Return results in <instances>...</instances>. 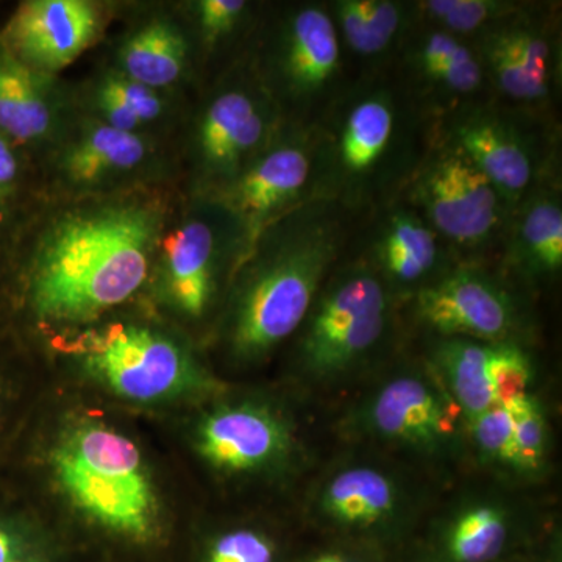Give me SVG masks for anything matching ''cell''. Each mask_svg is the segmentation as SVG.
Returning a JSON list of instances; mask_svg holds the SVG:
<instances>
[{"label":"cell","instance_id":"cell-1","mask_svg":"<svg viewBox=\"0 0 562 562\" xmlns=\"http://www.w3.org/2000/svg\"><path fill=\"white\" fill-rule=\"evenodd\" d=\"M176 211L160 183L61 198L32 236L25 295L36 319L85 327L131 301Z\"/></svg>","mask_w":562,"mask_h":562},{"label":"cell","instance_id":"cell-2","mask_svg":"<svg viewBox=\"0 0 562 562\" xmlns=\"http://www.w3.org/2000/svg\"><path fill=\"white\" fill-rule=\"evenodd\" d=\"M358 222L338 203L314 199L261 233L233 273L224 333L233 358L260 361L297 333L349 254Z\"/></svg>","mask_w":562,"mask_h":562},{"label":"cell","instance_id":"cell-3","mask_svg":"<svg viewBox=\"0 0 562 562\" xmlns=\"http://www.w3.org/2000/svg\"><path fill=\"white\" fill-rule=\"evenodd\" d=\"M314 198L357 217L402 194L431 139V122L390 70L351 77L313 124Z\"/></svg>","mask_w":562,"mask_h":562},{"label":"cell","instance_id":"cell-4","mask_svg":"<svg viewBox=\"0 0 562 562\" xmlns=\"http://www.w3.org/2000/svg\"><path fill=\"white\" fill-rule=\"evenodd\" d=\"M243 58L292 124L313 125L353 77L327 0L258 16Z\"/></svg>","mask_w":562,"mask_h":562},{"label":"cell","instance_id":"cell-5","mask_svg":"<svg viewBox=\"0 0 562 562\" xmlns=\"http://www.w3.org/2000/svg\"><path fill=\"white\" fill-rule=\"evenodd\" d=\"M397 306L371 266L349 250L295 333L302 371L316 383L341 382L360 372L394 336Z\"/></svg>","mask_w":562,"mask_h":562},{"label":"cell","instance_id":"cell-6","mask_svg":"<svg viewBox=\"0 0 562 562\" xmlns=\"http://www.w3.org/2000/svg\"><path fill=\"white\" fill-rule=\"evenodd\" d=\"M439 138L471 158L509 211L531 192L561 181V127L557 114L486 99L431 124Z\"/></svg>","mask_w":562,"mask_h":562},{"label":"cell","instance_id":"cell-7","mask_svg":"<svg viewBox=\"0 0 562 562\" xmlns=\"http://www.w3.org/2000/svg\"><path fill=\"white\" fill-rule=\"evenodd\" d=\"M54 469L77 508L110 530L149 538L158 506L139 450L102 424L77 425L54 450Z\"/></svg>","mask_w":562,"mask_h":562},{"label":"cell","instance_id":"cell-8","mask_svg":"<svg viewBox=\"0 0 562 562\" xmlns=\"http://www.w3.org/2000/svg\"><path fill=\"white\" fill-rule=\"evenodd\" d=\"M458 261L495 262L509 220L494 184L458 147L435 135L402 194Z\"/></svg>","mask_w":562,"mask_h":562},{"label":"cell","instance_id":"cell-9","mask_svg":"<svg viewBox=\"0 0 562 562\" xmlns=\"http://www.w3.org/2000/svg\"><path fill=\"white\" fill-rule=\"evenodd\" d=\"M288 124L244 58L232 63L195 114L190 139L194 195L235 179Z\"/></svg>","mask_w":562,"mask_h":562},{"label":"cell","instance_id":"cell-10","mask_svg":"<svg viewBox=\"0 0 562 562\" xmlns=\"http://www.w3.org/2000/svg\"><path fill=\"white\" fill-rule=\"evenodd\" d=\"M491 98L557 114L562 81L561 16L557 3L527 2L471 40Z\"/></svg>","mask_w":562,"mask_h":562},{"label":"cell","instance_id":"cell-11","mask_svg":"<svg viewBox=\"0 0 562 562\" xmlns=\"http://www.w3.org/2000/svg\"><path fill=\"white\" fill-rule=\"evenodd\" d=\"M58 344L95 380L131 401H160L205 382L183 347L147 325L110 322Z\"/></svg>","mask_w":562,"mask_h":562},{"label":"cell","instance_id":"cell-12","mask_svg":"<svg viewBox=\"0 0 562 562\" xmlns=\"http://www.w3.org/2000/svg\"><path fill=\"white\" fill-rule=\"evenodd\" d=\"M413 321L430 338L527 341V306L495 262H458L408 301Z\"/></svg>","mask_w":562,"mask_h":562},{"label":"cell","instance_id":"cell-13","mask_svg":"<svg viewBox=\"0 0 562 562\" xmlns=\"http://www.w3.org/2000/svg\"><path fill=\"white\" fill-rule=\"evenodd\" d=\"M244 257L238 224L222 206L194 195L173 214L162 235L154 271L162 292L188 319H202L213 305L221 277L235 273Z\"/></svg>","mask_w":562,"mask_h":562},{"label":"cell","instance_id":"cell-14","mask_svg":"<svg viewBox=\"0 0 562 562\" xmlns=\"http://www.w3.org/2000/svg\"><path fill=\"white\" fill-rule=\"evenodd\" d=\"M201 198L217 203L235 220L246 257L266 228L316 199L313 125L288 122L235 179Z\"/></svg>","mask_w":562,"mask_h":562},{"label":"cell","instance_id":"cell-15","mask_svg":"<svg viewBox=\"0 0 562 562\" xmlns=\"http://www.w3.org/2000/svg\"><path fill=\"white\" fill-rule=\"evenodd\" d=\"M154 136L110 127L80 114L49 147L50 181L61 198L103 194L160 183Z\"/></svg>","mask_w":562,"mask_h":562},{"label":"cell","instance_id":"cell-16","mask_svg":"<svg viewBox=\"0 0 562 562\" xmlns=\"http://www.w3.org/2000/svg\"><path fill=\"white\" fill-rule=\"evenodd\" d=\"M350 251L371 266L398 303L408 302L460 262L401 198L361 217Z\"/></svg>","mask_w":562,"mask_h":562},{"label":"cell","instance_id":"cell-17","mask_svg":"<svg viewBox=\"0 0 562 562\" xmlns=\"http://www.w3.org/2000/svg\"><path fill=\"white\" fill-rule=\"evenodd\" d=\"M392 72L431 124L491 98L471 41L430 25L416 22L403 41Z\"/></svg>","mask_w":562,"mask_h":562},{"label":"cell","instance_id":"cell-18","mask_svg":"<svg viewBox=\"0 0 562 562\" xmlns=\"http://www.w3.org/2000/svg\"><path fill=\"white\" fill-rule=\"evenodd\" d=\"M461 409L430 366L394 373L369 395L360 424L375 438L420 453H441L457 442Z\"/></svg>","mask_w":562,"mask_h":562},{"label":"cell","instance_id":"cell-19","mask_svg":"<svg viewBox=\"0 0 562 562\" xmlns=\"http://www.w3.org/2000/svg\"><path fill=\"white\" fill-rule=\"evenodd\" d=\"M106 20L103 5L91 0H27L0 41L27 68L55 77L98 43Z\"/></svg>","mask_w":562,"mask_h":562},{"label":"cell","instance_id":"cell-20","mask_svg":"<svg viewBox=\"0 0 562 562\" xmlns=\"http://www.w3.org/2000/svg\"><path fill=\"white\" fill-rule=\"evenodd\" d=\"M495 265L525 288H541L562 272V183L546 184L509 213Z\"/></svg>","mask_w":562,"mask_h":562},{"label":"cell","instance_id":"cell-21","mask_svg":"<svg viewBox=\"0 0 562 562\" xmlns=\"http://www.w3.org/2000/svg\"><path fill=\"white\" fill-rule=\"evenodd\" d=\"M199 450L221 471L255 472L283 461L292 452L286 422L254 403L222 406L199 428Z\"/></svg>","mask_w":562,"mask_h":562},{"label":"cell","instance_id":"cell-22","mask_svg":"<svg viewBox=\"0 0 562 562\" xmlns=\"http://www.w3.org/2000/svg\"><path fill=\"white\" fill-rule=\"evenodd\" d=\"M55 77L18 60L0 41V133L20 147H50L72 120Z\"/></svg>","mask_w":562,"mask_h":562},{"label":"cell","instance_id":"cell-23","mask_svg":"<svg viewBox=\"0 0 562 562\" xmlns=\"http://www.w3.org/2000/svg\"><path fill=\"white\" fill-rule=\"evenodd\" d=\"M351 74L392 69L416 25L413 0H327Z\"/></svg>","mask_w":562,"mask_h":562},{"label":"cell","instance_id":"cell-24","mask_svg":"<svg viewBox=\"0 0 562 562\" xmlns=\"http://www.w3.org/2000/svg\"><path fill=\"white\" fill-rule=\"evenodd\" d=\"M191 32L166 13L138 22L121 40L116 68L131 79L169 91L191 68Z\"/></svg>","mask_w":562,"mask_h":562},{"label":"cell","instance_id":"cell-25","mask_svg":"<svg viewBox=\"0 0 562 562\" xmlns=\"http://www.w3.org/2000/svg\"><path fill=\"white\" fill-rule=\"evenodd\" d=\"M319 512L346 528H372L392 519L403 508L398 483L382 469L350 465L322 484Z\"/></svg>","mask_w":562,"mask_h":562},{"label":"cell","instance_id":"cell-26","mask_svg":"<svg viewBox=\"0 0 562 562\" xmlns=\"http://www.w3.org/2000/svg\"><path fill=\"white\" fill-rule=\"evenodd\" d=\"M168 91L154 90L110 68L99 74L85 95L83 114L121 132L150 135L171 113Z\"/></svg>","mask_w":562,"mask_h":562},{"label":"cell","instance_id":"cell-27","mask_svg":"<svg viewBox=\"0 0 562 562\" xmlns=\"http://www.w3.org/2000/svg\"><path fill=\"white\" fill-rule=\"evenodd\" d=\"M490 344L468 338H430V368L468 422L495 405L487 358Z\"/></svg>","mask_w":562,"mask_h":562},{"label":"cell","instance_id":"cell-28","mask_svg":"<svg viewBox=\"0 0 562 562\" xmlns=\"http://www.w3.org/2000/svg\"><path fill=\"white\" fill-rule=\"evenodd\" d=\"M512 536V516L494 502L469 503L458 509L443 532V550L452 562H491Z\"/></svg>","mask_w":562,"mask_h":562},{"label":"cell","instance_id":"cell-29","mask_svg":"<svg viewBox=\"0 0 562 562\" xmlns=\"http://www.w3.org/2000/svg\"><path fill=\"white\" fill-rule=\"evenodd\" d=\"M522 0H413L417 24L471 41L519 9Z\"/></svg>","mask_w":562,"mask_h":562},{"label":"cell","instance_id":"cell-30","mask_svg":"<svg viewBox=\"0 0 562 562\" xmlns=\"http://www.w3.org/2000/svg\"><path fill=\"white\" fill-rule=\"evenodd\" d=\"M188 11L192 36L206 52L220 50L239 40L249 43L258 21L257 7L247 0H195Z\"/></svg>","mask_w":562,"mask_h":562},{"label":"cell","instance_id":"cell-31","mask_svg":"<svg viewBox=\"0 0 562 562\" xmlns=\"http://www.w3.org/2000/svg\"><path fill=\"white\" fill-rule=\"evenodd\" d=\"M513 420L514 471L541 472L549 454L550 430L541 403L528 395L506 406Z\"/></svg>","mask_w":562,"mask_h":562},{"label":"cell","instance_id":"cell-32","mask_svg":"<svg viewBox=\"0 0 562 562\" xmlns=\"http://www.w3.org/2000/svg\"><path fill=\"white\" fill-rule=\"evenodd\" d=\"M487 376L495 405L509 406L531 395L535 369L525 342H491Z\"/></svg>","mask_w":562,"mask_h":562},{"label":"cell","instance_id":"cell-33","mask_svg":"<svg viewBox=\"0 0 562 562\" xmlns=\"http://www.w3.org/2000/svg\"><path fill=\"white\" fill-rule=\"evenodd\" d=\"M468 424L480 457L490 464L513 469V420L508 408L494 405Z\"/></svg>","mask_w":562,"mask_h":562},{"label":"cell","instance_id":"cell-34","mask_svg":"<svg viewBox=\"0 0 562 562\" xmlns=\"http://www.w3.org/2000/svg\"><path fill=\"white\" fill-rule=\"evenodd\" d=\"M209 562H273L272 543L255 531H232L214 543Z\"/></svg>","mask_w":562,"mask_h":562},{"label":"cell","instance_id":"cell-35","mask_svg":"<svg viewBox=\"0 0 562 562\" xmlns=\"http://www.w3.org/2000/svg\"><path fill=\"white\" fill-rule=\"evenodd\" d=\"M22 168L18 147L0 133V213L20 190Z\"/></svg>","mask_w":562,"mask_h":562},{"label":"cell","instance_id":"cell-36","mask_svg":"<svg viewBox=\"0 0 562 562\" xmlns=\"http://www.w3.org/2000/svg\"><path fill=\"white\" fill-rule=\"evenodd\" d=\"M0 562H29L20 541L0 528Z\"/></svg>","mask_w":562,"mask_h":562},{"label":"cell","instance_id":"cell-37","mask_svg":"<svg viewBox=\"0 0 562 562\" xmlns=\"http://www.w3.org/2000/svg\"><path fill=\"white\" fill-rule=\"evenodd\" d=\"M313 562H355L338 553H325L317 557Z\"/></svg>","mask_w":562,"mask_h":562},{"label":"cell","instance_id":"cell-38","mask_svg":"<svg viewBox=\"0 0 562 562\" xmlns=\"http://www.w3.org/2000/svg\"><path fill=\"white\" fill-rule=\"evenodd\" d=\"M2 216H3V214H2V213H0V220H2Z\"/></svg>","mask_w":562,"mask_h":562}]
</instances>
